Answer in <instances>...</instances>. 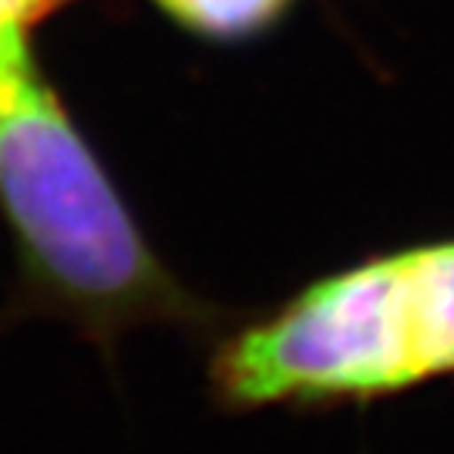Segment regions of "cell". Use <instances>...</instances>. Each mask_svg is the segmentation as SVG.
Instances as JSON below:
<instances>
[{
    "instance_id": "1",
    "label": "cell",
    "mask_w": 454,
    "mask_h": 454,
    "mask_svg": "<svg viewBox=\"0 0 454 454\" xmlns=\"http://www.w3.org/2000/svg\"><path fill=\"white\" fill-rule=\"evenodd\" d=\"M454 373V243L330 276L219 364L236 404L371 397Z\"/></svg>"
},
{
    "instance_id": "2",
    "label": "cell",
    "mask_w": 454,
    "mask_h": 454,
    "mask_svg": "<svg viewBox=\"0 0 454 454\" xmlns=\"http://www.w3.org/2000/svg\"><path fill=\"white\" fill-rule=\"evenodd\" d=\"M0 206L67 293L135 303L159 290L131 215L34 61L0 71Z\"/></svg>"
},
{
    "instance_id": "3",
    "label": "cell",
    "mask_w": 454,
    "mask_h": 454,
    "mask_svg": "<svg viewBox=\"0 0 454 454\" xmlns=\"http://www.w3.org/2000/svg\"><path fill=\"white\" fill-rule=\"evenodd\" d=\"M185 27L212 37H239L273 20L286 0H152Z\"/></svg>"
}]
</instances>
